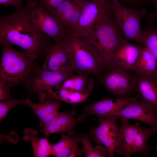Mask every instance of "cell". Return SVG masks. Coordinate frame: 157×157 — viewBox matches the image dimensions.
Here are the masks:
<instances>
[{"instance_id":"30","label":"cell","mask_w":157,"mask_h":157,"mask_svg":"<svg viewBox=\"0 0 157 157\" xmlns=\"http://www.w3.org/2000/svg\"><path fill=\"white\" fill-rule=\"evenodd\" d=\"M123 5L133 9L139 7L143 4L145 0H116Z\"/></svg>"},{"instance_id":"12","label":"cell","mask_w":157,"mask_h":157,"mask_svg":"<svg viewBox=\"0 0 157 157\" xmlns=\"http://www.w3.org/2000/svg\"><path fill=\"white\" fill-rule=\"evenodd\" d=\"M138 94L133 97L121 110L112 115L128 119L138 120L151 126L157 127V112L149 104L137 99Z\"/></svg>"},{"instance_id":"29","label":"cell","mask_w":157,"mask_h":157,"mask_svg":"<svg viewBox=\"0 0 157 157\" xmlns=\"http://www.w3.org/2000/svg\"><path fill=\"white\" fill-rule=\"evenodd\" d=\"M11 86L4 79L0 78V100L6 101L11 98L10 94Z\"/></svg>"},{"instance_id":"11","label":"cell","mask_w":157,"mask_h":157,"mask_svg":"<svg viewBox=\"0 0 157 157\" xmlns=\"http://www.w3.org/2000/svg\"><path fill=\"white\" fill-rule=\"evenodd\" d=\"M30 20L37 31L48 36L55 43L62 41L67 34L64 27L55 18L38 6L31 10Z\"/></svg>"},{"instance_id":"24","label":"cell","mask_w":157,"mask_h":157,"mask_svg":"<svg viewBox=\"0 0 157 157\" xmlns=\"http://www.w3.org/2000/svg\"><path fill=\"white\" fill-rule=\"evenodd\" d=\"M47 92L50 97V99H58L71 104L83 102L90 95L61 88L56 91L51 90Z\"/></svg>"},{"instance_id":"19","label":"cell","mask_w":157,"mask_h":157,"mask_svg":"<svg viewBox=\"0 0 157 157\" xmlns=\"http://www.w3.org/2000/svg\"><path fill=\"white\" fill-rule=\"evenodd\" d=\"M23 104L30 107L39 118L40 129L54 117L62 105L61 102L56 99H50L45 102L37 104L33 102L28 98L24 99Z\"/></svg>"},{"instance_id":"31","label":"cell","mask_w":157,"mask_h":157,"mask_svg":"<svg viewBox=\"0 0 157 157\" xmlns=\"http://www.w3.org/2000/svg\"><path fill=\"white\" fill-rule=\"evenodd\" d=\"M24 0L27 1L29 0H0V3L5 6L13 5L17 9L23 5L22 2Z\"/></svg>"},{"instance_id":"4","label":"cell","mask_w":157,"mask_h":157,"mask_svg":"<svg viewBox=\"0 0 157 157\" xmlns=\"http://www.w3.org/2000/svg\"><path fill=\"white\" fill-rule=\"evenodd\" d=\"M69 58L77 75L104 76L102 60L93 47L84 38L67 34L64 38Z\"/></svg>"},{"instance_id":"23","label":"cell","mask_w":157,"mask_h":157,"mask_svg":"<svg viewBox=\"0 0 157 157\" xmlns=\"http://www.w3.org/2000/svg\"><path fill=\"white\" fill-rule=\"evenodd\" d=\"M157 68V62L154 56L147 47H144L134 71L135 74L155 75Z\"/></svg>"},{"instance_id":"2","label":"cell","mask_w":157,"mask_h":157,"mask_svg":"<svg viewBox=\"0 0 157 157\" xmlns=\"http://www.w3.org/2000/svg\"><path fill=\"white\" fill-rule=\"evenodd\" d=\"M11 44L0 40L2 54L0 64V78L11 88L25 86L40 68L36 59L24 51L14 49Z\"/></svg>"},{"instance_id":"10","label":"cell","mask_w":157,"mask_h":157,"mask_svg":"<svg viewBox=\"0 0 157 157\" xmlns=\"http://www.w3.org/2000/svg\"><path fill=\"white\" fill-rule=\"evenodd\" d=\"M120 117L115 115H109L98 121L99 126H92L90 129L89 134L94 141L98 144L102 143L104 145L109 157L114 156L119 129L116 122Z\"/></svg>"},{"instance_id":"6","label":"cell","mask_w":157,"mask_h":157,"mask_svg":"<svg viewBox=\"0 0 157 157\" xmlns=\"http://www.w3.org/2000/svg\"><path fill=\"white\" fill-rule=\"evenodd\" d=\"M113 12L107 0H86L76 24L67 34L85 38L99 22Z\"/></svg>"},{"instance_id":"32","label":"cell","mask_w":157,"mask_h":157,"mask_svg":"<svg viewBox=\"0 0 157 157\" xmlns=\"http://www.w3.org/2000/svg\"><path fill=\"white\" fill-rule=\"evenodd\" d=\"M149 3L153 5L155 7V11L157 12V0H148Z\"/></svg>"},{"instance_id":"1","label":"cell","mask_w":157,"mask_h":157,"mask_svg":"<svg viewBox=\"0 0 157 157\" xmlns=\"http://www.w3.org/2000/svg\"><path fill=\"white\" fill-rule=\"evenodd\" d=\"M37 0H29L11 14L0 17V40L19 46L36 60L45 56L54 44L49 37L37 31L30 20Z\"/></svg>"},{"instance_id":"20","label":"cell","mask_w":157,"mask_h":157,"mask_svg":"<svg viewBox=\"0 0 157 157\" xmlns=\"http://www.w3.org/2000/svg\"><path fill=\"white\" fill-rule=\"evenodd\" d=\"M79 135L75 134L72 136L63 133L59 141L52 145L51 155L56 157L76 156Z\"/></svg>"},{"instance_id":"8","label":"cell","mask_w":157,"mask_h":157,"mask_svg":"<svg viewBox=\"0 0 157 157\" xmlns=\"http://www.w3.org/2000/svg\"><path fill=\"white\" fill-rule=\"evenodd\" d=\"M74 69L72 66L57 71H40L35 74L25 87L29 99L40 91H48L55 88L57 90L62 83L68 78L75 76Z\"/></svg>"},{"instance_id":"13","label":"cell","mask_w":157,"mask_h":157,"mask_svg":"<svg viewBox=\"0 0 157 157\" xmlns=\"http://www.w3.org/2000/svg\"><path fill=\"white\" fill-rule=\"evenodd\" d=\"M76 114V111L74 110L70 112H58L40 131L47 138L52 134L65 132L69 136H73L76 134L74 130L76 126L83 122L86 117V116L82 115L76 118L74 116Z\"/></svg>"},{"instance_id":"34","label":"cell","mask_w":157,"mask_h":157,"mask_svg":"<svg viewBox=\"0 0 157 157\" xmlns=\"http://www.w3.org/2000/svg\"><path fill=\"white\" fill-rule=\"evenodd\" d=\"M100 0L103 1H105L106 0Z\"/></svg>"},{"instance_id":"26","label":"cell","mask_w":157,"mask_h":157,"mask_svg":"<svg viewBox=\"0 0 157 157\" xmlns=\"http://www.w3.org/2000/svg\"><path fill=\"white\" fill-rule=\"evenodd\" d=\"M80 141L83 146V151L85 157H104L107 149L106 147L99 144L94 147L90 141L89 134H81L79 135Z\"/></svg>"},{"instance_id":"14","label":"cell","mask_w":157,"mask_h":157,"mask_svg":"<svg viewBox=\"0 0 157 157\" xmlns=\"http://www.w3.org/2000/svg\"><path fill=\"white\" fill-rule=\"evenodd\" d=\"M86 1L85 0H64L51 14L70 33L76 24Z\"/></svg>"},{"instance_id":"16","label":"cell","mask_w":157,"mask_h":157,"mask_svg":"<svg viewBox=\"0 0 157 157\" xmlns=\"http://www.w3.org/2000/svg\"><path fill=\"white\" fill-rule=\"evenodd\" d=\"M132 98L123 99L105 98L85 107L83 110L82 115L86 116L95 115L99 121L121 110Z\"/></svg>"},{"instance_id":"25","label":"cell","mask_w":157,"mask_h":157,"mask_svg":"<svg viewBox=\"0 0 157 157\" xmlns=\"http://www.w3.org/2000/svg\"><path fill=\"white\" fill-rule=\"evenodd\" d=\"M142 44L154 56L157 64V28H147L141 32ZM155 75L157 76V68Z\"/></svg>"},{"instance_id":"5","label":"cell","mask_w":157,"mask_h":157,"mask_svg":"<svg viewBox=\"0 0 157 157\" xmlns=\"http://www.w3.org/2000/svg\"><path fill=\"white\" fill-rule=\"evenodd\" d=\"M119 133L115 152L119 156L129 157L132 154L139 153L146 157L153 148L147 145V141L157 133V127L150 128L141 127L138 121L133 124L129 123L130 119L121 117Z\"/></svg>"},{"instance_id":"18","label":"cell","mask_w":157,"mask_h":157,"mask_svg":"<svg viewBox=\"0 0 157 157\" xmlns=\"http://www.w3.org/2000/svg\"><path fill=\"white\" fill-rule=\"evenodd\" d=\"M135 74V90L140 100L151 106L157 112V76L155 75Z\"/></svg>"},{"instance_id":"21","label":"cell","mask_w":157,"mask_h":157,"mask_svg":"<svg viewBox=\"0 0 157 157\" xmlns=\"http://www.w3.org/2000/svg\"><path fill=\"white\" fill-rule=\"evenodd\" d=\"M24 133L23 139L25 141H30L34 157H47L51 155L52 145L47 138H38L37 137L38 131L32 129H25Z\"/></svg>"},{"instance_id":"3","label":"cell","mask_w":157,"mask_h":157,"mask_svg":"<svg viewBox=\"0 0 157 157\" xmlns=\"http://www.w3.org/2000/svg\"><path fill=\"white\" fill-rule=\"evenodd\" d=\"M110 15L99 22L85 38L97 51L107 73L117 67L113 61V55L126 40L116 19L113 20Z\"/></svg>"},{"instance_id":"33","label":"cell","mask_w":157,"mask_h":157,"mask_svg":"<svg viewBox=\"0 0 157 157\" xmlns=\"http://www.w3.org/2000/svg\"><path fill=\"white\" fill-rule=\"evenodd\" d=\"M155 150L156 151V152L157 153V146H156L155 148Z\"/></svg>"},{"instance_id":"17","label":"cell","mask_w":157,"mask_h":157,"mask_svg":"<svg viewBox=\"0 0 157 157\" xmlns=\"http://www.w3.org/2000/svg\"><path fill=\"white\" fill-rule=\"evenodd\" d=\"M143 48L139 45L132 44L125 40L113 55L114 64L116 67H121L127 71H134Z\"/></svg>"},{"instance_id":"15","label":"cell","mask_w":157,"mask_h":157,"mask_svg":"<svg viewBox=\"0 0 157 157\" xmlns=\"http://www.w3.org/2000/svg\"><path fill=\"white\" fill-rule=\"evenodd\" d=\"M45 57L40 71H60L72 66L64 39L60 42L54 43L47 51Z\"/></svg>"},{"instance_id":"28","label":"cell","mask_w":157,"mask_h":157,"mask_svg":"<svg viewBox=\"0 0 157 157\" xmlns=\"http://www.w3.org/2000/svg\"><path fill=\"white\" fill-rule=\"evenodd\" d=\"M37 0L38 8L51 14L64 0Z\"/></svg>"},{"instance_id":"22","label":"cell","mask_w":157,"mask_h":157,"mask_svg":"<svg viewBox=\"0 0 157 157\" xmlns=\"http://www.w3.org/2000/svg\"><path fill=\"white\" fill-rule=\"evenodd\" d=\"M94 85L93 78L85 73L68 78L62 83L60 88L90 94Z\"/></svg>"},{"instance_id":"7","label":"cell","mask_w":157,"mask_h":157,"mask_svg":"<svg viewBox=\"0 0 157 157\" xmlns=\"http://www.w3.org/2000/svg\"><path fill=\"white\" fill-rule=\"evenodd\" d=\"M112 8L118 24L123 31L126 39L142 44L140 21L145 15L144 8L135 9L120 3L116 0H107Z\"/></svg>"},{"instance_id":"27","label":"cell","mask_w":157,"mask_h":157,"mask_svg":"<svg viewBox=\"0 0 157 157\" xmlns=\"http://www.w3.org/2000/svg\"><path fill=\"white\" fill-rule=\"evenodd\" d=\"M24 99L19 100L13 98L0 102V122L6 117L9 111L13 107L19 104H23Z\"/></svg>"},{"instance_id":"9","label":"cell","mask_w":157,"mask_h":157,"mask_svg":"<svg viewBox=\"0 0 157 157\" xmlns=\"http://www.w3.org/2000/svg\"><path fill=\"white\" fill-rule=\"evenodd\" d=\"M99 81L103 84L110 93L118 99L130 97L135 90L136 76L121 67L117 66L106 75L99 77Z\"/></svg>"}]
</instances>
